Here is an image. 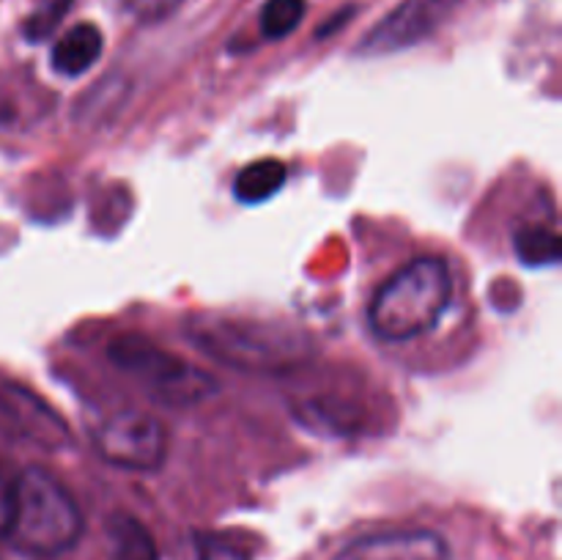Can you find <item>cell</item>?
<instances>
[{
	"mask_svg": "<svg viewBox=\"0 0 562 560\" xmlns=\"http://www.w3.org/2000/svg\"><path fill=\"white\" fill-rule=\"evenodd\" d=\"M184 333L214 362L247 373L296 371L316 355L311 335L283 322L198 316L187 322Z\"/></svg>",
	"mask_w": 562,
	"mask_h": 560,
	"instance_id": "6da1fadb",
	"label": "cell"
},
{
	"mask_svg": "<svg viewBox=\"0 0 562 560\" xmlns=\"http://www.w3.org/2000/svg\"><path fill=\"white\" fill-rule=\"evenodd\" d=\"M0 530L20 552L55 558L80 541L82 514L69 489L53 472L44 467H25L5 494Z\"/></svg>",
	"mask_w": 562,
	"mask_h": 560,
	"instance_id": "7a4b0ae2",
	"label": "cell"
},
{
	"mask_svg": "<svg viewBox=\"0 0 562 560\" xmlns=\"http://www.w3.org/2000/svg\"><path fill=\"white\" fill-rule=\"evenodd\" d=\"M453 302V275L445 258L420 256L401 267L368 307L373 335L404 344L431 333Z\"/></svg>",
	"mask_w": 562,
	"mask_h": 560,
	"instance_id": "3957f363",
	"label": "cell"
},
{
	"mask_svg": "<svg viewBox=\"0 0 562 560\" xmlns=\"http://www.w3.org/2000/svg\"><path fill=\"white\" fill-rule=\"evenodd\" d=\"M108 357L119 371L135 377L148 395L165 406H195L217 390L214 377L140 333H124L110 340Z\"/></svg>",
	"mask_w": 562,
	"mask_h": 560,
	"instance_id": "277c9868",
	"label": "cell"
},
{
	"mask_svg": "<svg viewBox=\"0 0 562 560\" xmlns=\"http://www.w3.org/2000/svg\"><path fill=\"white\" fill-rule=\"evenodd\" d=\"M97 453L108 464L132 472H154L168 456V432L162 421L140 410L113 412L93 434Z\"/></svg>",
	"mask_w": 562,
	"mask_h": 560,
	"instance_id": "5b68a950",
	"label": "cell"
},
{
	"mask_svg": "<svg viewBox=\"0 0 562 560\" xmlns=\"http://www.w3.org/2000/svg\"><path fill=\"white\" fill-rule=\"evenodd\" d=\"M0 423L20 439L49 453L71 445V432L64 417L42 395L31 393L22 384H0Z\"/></svg>",
	"mask_w": 562,
	"mask_h": 560,
	"instance_id": "8992f818",
	"label": "cell"
},
{
	"mask_svg": "<svg viewBox=\"0 0 562 560\" xmlns=\"http://www.w3.org/2000/svg\"><path fill=\"white\" fill-rule=\"evenodd\" d=\"M459 3L461 0H404L393 14H387L373 27L371 36L362 42V53H395V49H406L423 42L442 25L445 16Z\"/></svg>",
	"mask_w": 562,
	"mask_h": 560,
	"instance_id": "52a82bcc",
	"label": "cell"
},
{
	"mask_svg": "<svg viewBox=\"0 0 562 560\" xmlns=\"http://www.w3.org/2000/svg\"><path fill=\"white\" fill-rule=\"evenodd\" d=\"M338 560H450V547L434 530H390L360 538Z\"/></svg>",
	"mask_w": 562,
	"mask_h": 560,
	"instance_id": "ba28073f",
	"label": "cell"
},
{
	"mask_svg": "<svg viewBox=\"0 0 562 560\" xmlns=\"http://www.w3.org/2000/svg\"><path fill=\"white\" fill-rule=\"evenodd\" d=\"M104 38L93 22L69 27L53 47V69L64 77H80L99 60Z\"/></svg>",
	"mask_w": 562,
	"mask_h": 560,
	"instance_id": "9c48e42d",
	"label": "cell"
},
{
	"mask_svg": "<svg viewBox=\"0 0 562 560\" xmlns=\"http://www.w3.org/2000/svg\"><path fill=\"white\" fill-rule=\"evenodd\" d=\"M289 181V168L280 159L267 157L245 165L234 179V195L241 203H263L278 195Z\"/></svg>",
	"mask_w": 562,
	"mask_h": 560,
	"instance_id": "30bf717a",
	"label": "cell"
},
{
	"mask_svg": "<svg viewBox=\"0 0 562 560\" xmlns=\"http://www.w3.org/2000/svg\"><path fill=\"white\" fill-rule=\"evenodd\" d=\"M108 541L113 560H159L157 541L135 516H113L108 525Z\"/></svg>",
	"mask_w": 562,
	"mask_h": 560,
	"instance_id": "8fae6325",
	"label": "cell"
},
{
	"mask_svg": "<svg viewBox=\"0 0 562 560\" xmlns=\"http://www.w3.org/2000/svg\"><path fill=\"white\" fill-rule=\"evenodd\" d=\"M514 250L525 267H554L562 256L560 236L547 225H525L516 231Z\"/></svg>",
	"mask_w": 562,
	"mask_h": 560,
	"instance_id": "7c38bea8",
	"label": "cell"
},
{
	"mask_svg": "<svg viewBox=\"0 0 562 560\" xmlns=\"http://www.w3.org/2000/svg\"><path fill=\"white\" fill-rule=\"evenodd\" d=\"M305 0H267L261 9V33L267 38H285L300 27Z\"/></svg>",
	"mask_w": 562,
	"mask_h": 560,
	"instance_id": "4fadbf2b",
	"label": "cell"
},
{
	"mask_svg": "<svg viewBox=\"0 0 562 560\" xmlns=\"http://www.w3.org/2000/svg\"><path fill=\"white\" fill-rule=\"evenodd\" d=\"M66 5H69V0H55V3H49L47 9L36 11V14H33L31 20H27V25H25L27 38H44V36H47V33L55 27V22L64 16Z\"/></svg>",
	"mask_w": 562,
	"mask_h": 560,
	"instance_id": "5bb4252c",
	"label": "cell"
},
{
	"mask_svg": "<svg viewBox=\"0 0 562 560\" xmlns=\"http://www.w3.org/2000/svg\"><path fill=\"white\" fill-rule=\"evenodd\" d=\"M198 560H250L247 552H241L234 544L223 541V538L203 536L198 541Z\"/></svg>",
	"mask_w": 562,
	"mask_h": 560,
	"instance_id": "9a60e30c",
	"label": "cell"
},
{
	"mask_svg": "<svg viewBox=\"0 0 562 560\" xmlns=\"http://www.w3.org/2000/svg\"><path fill=\"white\" fill-rule=\"evenodd\" d=\"M179 3L181 0H126V9L140 22H157L165 20Z\"/></svg>",
	"mask_w": 562,
	"mask_h": 560,
	"instance_id": "2e32d148",
	"label": "cell"
},
{
	"mask_svg": "<svg viewBox=\"0 0 562 560\" xmlns=\"http://www.w3.org/2000/svg\"><path fill=\"white\" fill-rule=\"evenodd\" d=\"M11 119H14V113H11V108H5V104H0V126L9 124Z\"/></svg>",
	"mask_w": 562,
	"mask_h": 560,
	"instance_id": "e0dca14e",
	"label": "cell"
}]
</instances>
